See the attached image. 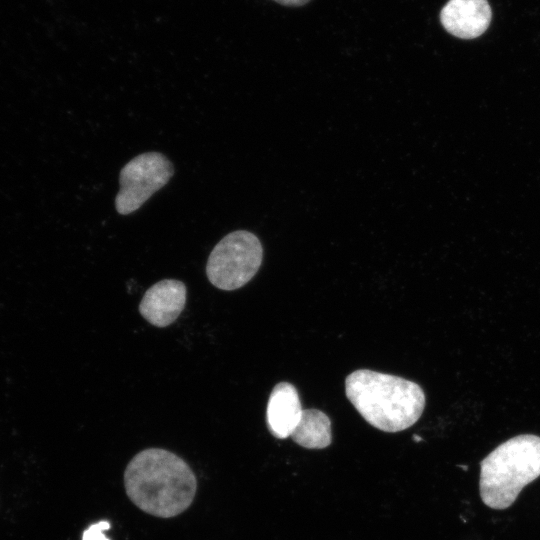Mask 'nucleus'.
<instances>
[{
    "instance_id": "nucleus-1",
    "label": "nucleus",
    "mask_w": 540,
    "mask_h": 540,
    "mask_svg": "<svg viewBox=\"0 0 540 540\" xmlns=\"http://www.w3.org/2000/svg\"><path fill=\"white\" fill-rule=\"evenodd\" d=\"M129 499L142 511L170 518L193 502L197 480L190 466L176 454L161 448L137 453L124 472Z\"/></svg>"
},
{
    "instance_id": "nucleus-2",
    "label": "nucleus",
    "mask_w": 540,
    "mask_h": 540,
    "mask_svg": "<svg viewBox=\"0 0 540 540\" xmlns=\"http://www.w3.org/2000/svg\"><path fill=\"white\" fill-rule=\"evenodd\" d=\"M345 391L364 420L384 432L409 428L425 407V394L417 383L368 369L349 374Z\"/></svg>"
},
{
    "instance_id": "nucleus-3",
    "label": "nucleus",
    "mask_w": 540,
    "mask_h": 540,
    "mask_svg": "<svg viewBox=\"0 0 540 540\" xmlns=\"http://www.w3.org/2000/svg\"><path fill=\"white\" fill-rule=\"evenodd\" d=\"M482 501L493 509L511 506L522 489L540 476V437L519 435L500 444L480 463Z\"/></svg>"
},
{
    "instance_id": "nucleus-4",
    "label": "nucleus",
    "mask_w": 540,
    "mask_h": 540,
    "mask_svg": "<svg viewBox=\"0 0 540 540\" xmlns=\"http://www.w3.org/2000/svg\"><path fill=\"white\" fill-rule=\"evenodd\" d=\"M263 258L260 240L246 230L224 236L212 249L206 264L210 283L221 290H236L258 272Z\"/></svg>"
},
{
    "instance_id": "nucleus-5",
    "label": "nucleus",
    "mask_w": 540,
    "mask_h": 540,
    "mask_svg": "<svg viewBox=\"0 0 540 540\" xmlns=\"http://www.w3.org/2000/svg\"><path fill=\"white\" fill-rule=\"evenodd\" d=\"M174 174L169 159L159 152L135 156L120 171V189L115 197L116 211L128 215L139 209Z\"/></svg>"
},
{
    "instance_id": "nucleus-6",
    "label": "nucleus",
    "mask_w": 540,
    "mask_h": 540,
    "mask_svg": "<svg viewBox=\"0 0 540 540\" xmlns=\"http://www.w3.org/2000/svg\"><path fill=\"white\" fill-rule=\"evenodd\" d=\"M186 294L183 282L175 279L161 280L145 292L139 304V312L150 324L166 327L183 311Z\"/></svg>"
},
{
    "instance_id": "nucleus-7",
    "label": "nucleus",
    "mask_w": 540,
    "mask_h": 540,
    "mask_svg": "<svg viewBox=\"0 0 540 540\" xmlns=\"http://www.w3.org/2000/svg\"><path fill=\"white\" fill-rule=\"evenodd\" d=\"M491 15L487 0H449L440 13V20L450 34L473 39L487 30Z\"/></svg>"
},
{
    "instance_id": "nucleus-8",
    "label": "nucleus",
    "mask_w": 540,
    "mask_h": 540,
    "mask_svg": "<svg viewBox=\"0 0 540 540\" xmlns=\"http://www.w3.org/2000/svg\"><path fill=\"white\" fill-rule=\"evenodd\" d=\"M303 409L297 389L289 382L274 386L267 403L266 422L269 432L278 439L291 437Z\"/></svg>"
},
{
    "instance_id": "nucleus-9",
    "label": "nucleus",
    "mask_w": 540,
    "mask_h": 540,
    "mask_svg": "<svg viewBox=\"0 0 540 540\" xmlns=\"http://www.w3.org/2000/svg\"><path fill=\"white\" fill-rule=\"evenodd\" d=\"M291 437L307 449H324L331 444L330 418L318 409H303L300 421Z\"/></svg>"
},
{
    "instance_id": "nucleus-10",
    "label": "nucleus",
    "mask_w": 540,
    "mask_h": 540,
    "mask_svg": "<svg viewBox=\"0 0 540 540\" xmlns=\"http://www.w3.org/2000/svg\"><path fill=\"white\" fill-rule=\"evenodd\" d=\"M110 528V523L108 521H99L90 525L82 535V540H109L105 535L104 531Z\"/></svg>"
},
{
    "instance_id": "nucleus-11",
    "label": "nucleus",
    "mask_w": 540,
    "mask_h": 540,
    "mask_svg": "<svg viewBox=\"0 0 540 540\" xmlns=\"http://www.w3.org/2000/svg\"><path fill=\"white\" fill-rule=\"evenodd\" d=\"M282 5L286 6H301L309 2L310 0H274Z\"/></svg>"
}]
</instances>
